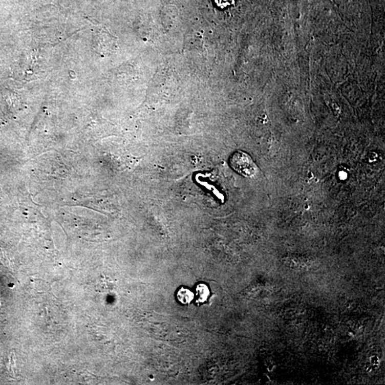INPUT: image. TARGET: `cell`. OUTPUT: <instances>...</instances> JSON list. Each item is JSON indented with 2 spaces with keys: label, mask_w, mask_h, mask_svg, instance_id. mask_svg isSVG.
Wrapping results in <instances>:
<instances>
[{
  "label": "cell",
  "mask_w": 385,
  "mask_h": 385,
  "mask_svg": "<svg viewBox=\"0 0 385 385\" xmlns=\"http://www.w3.org/2000/svg\"><path fill=\"white\" fill-rule=\"evenodd\" d=\"M215 3L218 7L223 9L233 5L234 0H215Z\"/></svg>",
  "instance_id": "4"
},
{
  "label": "cell",
  "mask_w": 385,
  "mask_h": 385,
  "mask_svg": "<svg viewBox=\"0 0 385 385\" xmlns=\"http://www.w3.org/2000/svg\"><path fill=\"white\" fill-rule=\"evenodd\" d=\"M196 295L197 301L200 303H203L208 298L209 295V290L206 285L201 284L196 288Z\"/></svg>",
  "instance_id": "3"
},
{
  "label": "cell",
  "mask_w": 385,
  "mask_h": 385,
  "mask_svg": "<svg viewBox=\"0 0 385 385\" xmlns=\"http://www.w3.org/2000/svg\"><path fill=\"white\" fill-rule=\"evenodd\" d=\"M230 165L238 174L244 176H253L257 169L251 157L243 152H236L230 156Z\"/></svg>",
  "instance_id": "1"
},
{
  "label": "cell",
  "mask_w": 385,
  "mask_h": 385,
  "mask_svg": "<svg viewBox=\"0 0 385 385\" xmlns=\"http://www.w3.org/2000/svg\"><path fill=\"white\" fill-rule=\"evenodd\" d=\"M194 293L188 289L182 288L178 292L177 297L179 301L183 304H187L191 302L194 299Z\"/></svg>",
  "instance_id": "2"
}]
</instances>
